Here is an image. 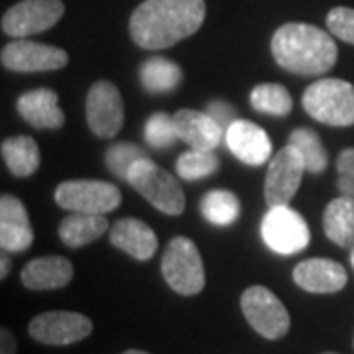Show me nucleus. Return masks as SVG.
Returning a JSON list of instances; mask_svg holds the SVG:
<instances>
[{
  "mask_svg": "<svg viewBox=\"0 0 354 354\" xmlns=\"http://www.w3.org/2000/svg\"><path fill=\"white\" fill-rule=\"evenodd\" d=\"M205 0H144L130 16V36L144 50H165L205 22Z\"/></svg>",
  "mask_w": 354,
  "mask_h": 354,
  "instance_id": "1",
  "label": "nucleus"
},
{
  "mask_svg": "<svg viewBox=\"0 0 354 354\" xmlns=\"http://www.w3.org/2000/svg\"><path fill=\"white\" fill-rule=\"evenodd\" d=\"M272 55L279 67L295 75L315 77L329 73L339 50L330 34L305 22H290L272 36Z\"/></svg>",
  "mask_w": 354,
  "mask_h": 354,
  "instance_id": "2",
  "label": "nucleus"
},
{
  "mask_svg": "<svg viewBox=\"0 0 354 354\" xmlns=\"http://www.w3.org/2000/svg\"><path fill=\"white\" fill-rule=\"evenodd\" d=\"M304 109L327 127H353L354 85L344 79H319L305 88Z\"/></svg>",
  "mask_w": 354,
  "mask_h": 354,
  "instance_id": "3",
  "label": "nucleus"
},
{
  "mask_svg": "<svg viewBox=\"0 0 354 354\" xmlns=\"http://www.w3.org/2000/svg\"><path fill=\"white\" fill-rule=\"evenodd\" d=\"M127 181L146 201L165 215L177 216L185 211V195L176 177L150 158H142L130 167Z\"/></svg>",
  "mask_w": 354,
  "mask_h": 354,
  "instance_id": "4",
  "label": "nucleus"
},
{
  "mask_svg": "<svg viewBox=\"0 0 354 354\" xmlns=\"http://www.w3.org/2000/svg\"><path fill=\"white\" fill-rule=\"evenodd\" d=\"M165 283L179 295H197L205 288V266L195 242L187 236L171 239L162 256Z\"/></svg>",
  "mask_w": 354,
  "mask_h": 354,
  "instance_id": "5",
  "label": "nucleus"
},
{
  "mask_svg": "<svg viewBox=\"0 0 354 354\" xmlns=\"http://www.w3.org/2000/svg\"><path fill=\"white\" fill-rule=\"evenodd\" d=\"M55 203L69 213H88V215H106L118 209L122 195L116 185L109 181L95 179H73L57 185L53 193Z\"/></svg>",
  "mask_w": 354,
  "mask_h": 354,
  "instance_id": "6",
  "label": "nucleus"
},
{
  "mask_svg": "<svg viewBox=\"0 0 354 354\" xmlns=\"http://www.w3.org/2000/svg\"><path fill=\"white\" fill-rule=\"evenodd\" d=\"M241 309L260 337L278 341L288 335L291 325L290 313L278 295L264 286H250L241 297Z\"/></svg>",
  "mask_w": 354,
  "mask_h": 354,
  "instance_id": "7",
  "label": "nucleus"
},
{
  "mask_svg": "<svg viewBox=\"0 0 354 354\" xmlns=\"http://www.w3.org/2000/svg\"><path fill=\"white\" fill-rule=\"evenodd\" d=\"M260 232L266 246L281 256L301 252L311 242V232L305 218L290 209V205L270 207L262 218Z\"/></svg>",
  "mask_w": 354,
  "mask_h": 354,
  "instance_id": "8",
  "label": "nucleus"
},
{
  "mask_svg": "<svg viewBox=\"0 0 354 354\" xmlns=\"http://www.w3.org/2000/svg\"><path fill=\"white\" fill-rule=\"evenodd\" d=\"M64 12L62 0H22L4 12L2 32L12 38H28L53 28Z\"/></svg>",
  "mask_w": 354,
  "mask_h": 354,
  "instance_id": "9",
  "label": "nucleus"
},
{
  "mask_svg": "<svg viewBox=\"0 0 354 354\" xmlns=\"http://www.w3.org/2000/svg\"><path fill=\"white\" fill-rule=\"evenodd\" d=\"M307 171L304 158L299 152L288 144L281 148L270 162L264 181V199L268 207H281L290 205L295 193L301 185L304 174Z\"/></svg>",
  "mask_w": 354,
  "mask_h": 354,
  "instance_id": "10",
  "label": "nucleus"
},
{
  "mask_svg": "<svg viewBox=\"0 0 354 354\" xmlns=\"http://www.w3.org/2000/svg\"><path fill=\"white\" fill-rule=\"evenodd\" d=\"M0 62L8 71L39 73V71L64 69L69 62V55H67V51L55 48V46L30 41L26 38H16L2 48Z\"/></svg>",
  "mask_w": 354,
  "mask_h": 354,
  "instance_id": "11",
  "label": "nucleus"
},
{
  "mask_svg": "<svg viewBox=\"0 0 354 354\" xmlns=\"http://www.w3.org/2000/svg\"><path fill=\"white\" fill-rule=\"evenodd\" d=\"M87 124L99 138H113L124 124V102L111 81H97L88 88L85 101Z\"/></svg>",
  "mask_w": 354,
  "mask_h": 354,
  "instance_id": "12",
  "label": "nucleus"
},
{
  "mask_svg": "<svg viewBox=\"0 0 354 354\" xmlns=\"http://www.w3.org/2000/svg\"><path fill=\"white\" fill-rule=\"evenodd\" d=\"M28 333L41 344L65 346L87 339L93 333V321L75 311H48L30 321Z\"/></svg>",
  "mask_w": 354,
  "mask_h": 354,
  "instance_id": "13",
  "label": "nucleus"
},
{
  "mask_svg": "<svg viewBox=\"0 0 354 354\" xmlns=\"http://www.w3.org/2000/svg\"><path fill=\"white\" fill-rule=\"evenodd\" d=\"M230 153L241 160L242 164L262 165L272 156V142L268 138L264 128L254 124L250 120L236 118L225 132Z\"/></svg>",
  "mask_w": 354,
  "mask_h": 354,
  "instance_id": "14",
  "label": "nucleus"
},
{
  "mask_svg": "<svg viewBox=\"0 0 354 354\" xmlns=\"http://www.w3.org/2000/svg\"><path fill=\"white\" fill-rule=\"evenodd\" d=\"M34 242V230L24 203L14 195L0 197V246L4 252H24Z\"/></svg>",
  "mask_w": 354,
  "mask_h": 354,
  "instance_id": "15",
  "label": "nucleus"
},
{
  "mask_svg": "<svg viewBox=\"0 0 354 354\" xmlns=\"http://www.w3.org/2000/svg\"><path fill=\"white\" fill-rule=\"evenodd\" d=\"M293 281L309 293H337L341 291L348 276L339 262L329 258H309L295 266Z\"/></svg>",
  "mask_w": 354,
  "mask_h": 354,
  "instance_id": "16",
  "label": "nucleus"
},
{
  "mask_svg": "<svg viewBox=\"0 0 354 354\" xmlns=\"http://www.w3.org/2000/svg\"><path fill=\"white\" fill-rule=\"evenodd\" d=\"M179 140H183L193 150H209L215 152L216 146L225 138V130L211 114L181 109L174 114Z\"/></svg>",
  "mask_w": 354,
  "mask_h": 354,
  "instance_id": "17",
  "label": "nucleus"
},
{
  "mask_svg": "<svg viewBox=\"0 0 354 354\" xmlns=\"http://www.w3.org/2000/svg\"><path fill=\"white\" fill-rule=\"evenodd\" d=\"M57 93L51 88H34L20 95L18 114L30 127L39 130H57L65 124V114L57 104Z\"/></svg>",
  "mask_w": 354,
  "mask_h": 354,
  "instance_id": "18",
  "label": "nucleus"
},
{
  "mask_svg": "<svg viewBox=\"0 0 354 354\" xmlns=\"http://www.w3.org/2000/svg\"><path fill=\"white\" fill-rule=\"evenodd\" d=\"M20 279L32 291L62 290L73 279V264L64 256L34 258L24 266Z\"/></svg>",
  "mask_w": 354,
  "mask_h": 354,
  "instance_id": "19",
  "label": "nucleus"
},
{
  "mask_svg": "<svg viewBox=\"0 0 354 354\" xmlns=\"http://www.w3.org/2000/svg\"><path fill=\"white\" fill-rule=\"evenodd\" d=\"M111 244L134 260H150L158 250V236L150 225L140 218H120L111 228Z\"/></svg>",
  "mask_w": 354,
  "mask_h": 354,
  "instance_id": "20",
  "label": "nucleus"
},
{
  "mask_svg": "<svg viewBox=\"0 0 354 354\" xmlns=\"http://www.w3.org/2000/svg\"><path fill=\"white\" fill-rule=\"evenodd\" d=\"M323 230L330 242L341 248H354V199L337 197L327 205L323 215Z\"/></svg>",
  "mask_w": 354,
  "mask_h": 354,
  "instance_id": "21",
  "label": "nucleus"
},
{
  "mask_svg": "<svg viewBox=\"0 0 354 354\" xmlns=\"http://www.w3.org/2000/svg\"><path fill=\"white\" fill-rule=\"evenodd\" d=\"M109 230V221L104 215H88V213H71L59 223V239L69 248L87 246Z\"/></svg>",
  "mask_w": 354,
  "mask_h": 354,
  "instance_id": "22",
  "label": "nucleus"
},
{
  "mask_svg": "<svg viewBox=\"0 0 354 354\" xmlns=\"http://www.w3.org/2000/svg\"><path fill=\"white\" fill-rule=\"evenodd\" d=\"M2 160L16 177H30L39 167V148L32 136H12L2 142Z\"/></svg>",
  "mask_w": 354,
  "mask_h": 354,
  "instance_id": "23",
  "label": "nucleus"
},
{
  "mask_svg": "<svg viewBox=\"0 0 354 354\" xmlns=\"http://www.w3.org/2000/svg\"><path fill=\"white\" fill-rule=\"evenodd\" d=\"M181 67L167 57H150L140 67V83L152 95L171 93L181 83Z\"/></svg>",
  "mask_w": 354,
  "mask_h": 354,
  "instance_id": "24",
  "label": "nucleus"
},
{
  "mask_svg": "<svg viewBox=\"0 0 354 354\" xmlns=\"http://www.w3.org/2000/svg\"><path fill=\"white\" fill-rule=\"evenodd\" d=\"M201 213L215 227H230L241 216V201L232 191H209L203 197Z\"/></svg>",
  "mask_w": 354,
  "mask_h": 354,
  "instance_id": "25",
  "label": "nucleus"
},
{
  "mask_svg": "<svg viewBox=\"0 0 354 354\" xmlns=\"http://www.w3.org/2000/svg\"><path fill=\"white\" fill-rule=\"evenodd\" d=\"M299 156L304 158L305 169L309 174H321L327 169V162H329V156H327V150L323 146V142L319 138L315 130L311 128H297L290 134V142Z\"/></svg>",
  "mask_w": 354,
  "mask_h": 354,
  "instance_id": "26",
  "label": "nucleus"
},
{
  "mask_svg": "<svg viewBox=\"0 0 354 354\" xmlns=\"http://www.w3.org/2000/svg\"><path fill=\"white\" fill-rule=\"evenodd\" d=\"M250 104L254 111L270 114V116H286L293 109L290 91L278 83L256 85L250 93Z\"/></svg>",
  "mask_w": 354,
  "mask_h": 354,
  "instance_id": "27",
  "label": "nucleus"
},
{
  "mask_svg": "<svg viewBox=\"0 0 354 354\" xmlns=\"http://www.w3.org/2000/svg\"><path fill=\"white\" fill-rule=\"evenodd\" d=\"M218 158L215 152L209 150H187L177 158V176L187 181H197V179H205V177L213 176L218 169Z\"/></svg>",
  "mask_w": 354,
  "mask_h": 354,
  "instance_id": "28",
  "label": "nucleus"
},
{
  "mask_svg": "<svg viewBox=\"0 0 354 354\" xmlns=\"http://www.w3.org/2000/svg\"><path fill=\"white\" fill-rule=\"evenodd\" d=\"M144 138L146 142L156 148V150H162V148H171L179 140V132H177V124L174 120V114L165 113H156L152 114L148 120H146V127H144Z\"/></svg>",
  "mask_w": 354,
  "mask_h": 354,
  "instance_id": "29",
  "label": "nucleus"
},
{
  "mask_svg": "<svg viewBox=\"0 0 354 354\" xmlns=\"http://www.w3.org/2000/svg\"><path fill=\"white\" fill-rule=\"evenodd\" d=\"M142 158H148L146 152L138 148L136 144H130V142H118L111 146L106 153H104V164L109 167V171L116 176L118 179H124L127 181L128 171L130 167L136 164Z\"/></svg>",
  "mask_w": 354,
  "mask_h": 354,
  "instance_id": "30",
  "label": "nucleus"
},
{
  "mask_svg": "<svg viewBox=\"0 0 354 354\" xmlns=\"http://www.w3.org/2000/svg\"><path fill=\"white\" fill-rule=\"evenodd\" d=\"M327 28L333 36L354 46V8L337 6L327 14Z\"/></svg>",
  "mask_w": 354,
  "mask_h": 354,
  "instance_id": "31",
  "label": "nucleus"
},
{
  "mask_svg": "<svg viewBox=\"0 0 354 354\" xmlns=\"http://www.w3.org/2000/svg\"><path fill=\"white\" fill-rule=\"evenodd\" d=\"M337 171H339L337 187L341 191V195L354 199V148H346L339 153Z\"/></svg>",
  "mask_w": 354,
  "mask_h": 354,
  "instance_id": "32",
  "label": "nucleus"
},
{
  "mask_svg": "<svg viewBox=\"0 0 354 354\" xmlns=\"http://www.w3.org/2000/svg\"><path fill=\"white\" fill-rule=\"evenodd\" d=\"M207 113L211 114L215 118L216 122L221 124V128L227 132V128L239 118L236 116V109L232 104H228L225 101H213L207 104Z\"/></svg>",
  "mask_w": 354,
  "mask_h": 354,
  "instance_id": "33",
  "label": "nucleus"
},
{
  "mask_svg": "<svg viewBox=\"0 0 354 354\" xmlns=\"http://www.w3.org/2000/svg\"><path fill=\"white\" fill-rule=\"evenodd\" d=\"M16 337L10 329L2 327L0 329V354H16Z\"/></svg>",
  "mask_w": 354,
  "mask_h": 354,
  "instance_id": "34",
  "label": "nucleus"
},
{
  "mask_svg": "<svg viewBox=\"0 0 354 354\" xmlns=\"http://www.w3.org/2000/svg\"><path fill=\"white\" fill-rule=\"evenodd\" d=\"M0 264H2V268H0V279H4L8 276V272H10V258H8V252H4V250H2Z\"/></svg>",
  "mask_w": 354,
  "mask_h": 354,
  "instance_id": "35",
  "label": "nucleus"
},
{
  "mask_svg": "<svg viewBox=\"0 0 354 354\" xmlns=\"http://www.w3.org/2000/svg\"><path fill=\"white\" fill-rule=\"evenodd\" d=\"M122 354H150V353H144V351H138V348H132V351H127V353Z\"/></svg>",
  "mask_w": 354,
  "mask_h": 354,
  "instance_id": "36",
  "label": "nucleus"
},
{
  "mask_svg": "<svg viewBox=\"0 0 354 354\" xmlns=\"http://www.w3.org/2000/svg\"><path fill=\"white\" fill-rule=\"evenodd\" d=\"M351 264H353L354 268V248H353V252H351Z\"/></svg>",
  "mask_w": 354,
  "mask_h": 354,
  "instance_id": "37",
  "label": "nucleus"
},
{
  "mask_svg": "<svg viewBox=\"0 0 354 354\" xmlns=\"http://www.w3.org/2000/svg\"><path fill=\"white\" fill-rule=\"evenodd\" d=\"M323 354H337V353H323Z\"/></svg>",
  "mask_w": 354,
  "mask_h": 354,
  "instance_id": "38",
  "label": "nucleus"
}]
</instances>
